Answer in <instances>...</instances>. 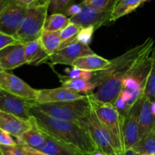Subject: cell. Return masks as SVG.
I'll return each instance as SVG.
<instances>
[{
    "instance_id": "28",
    "label": "cell",
    "mask_w": 155,
    "mask_h": 155,
    "mask_svg": "<svg viewBox=\"0 0 155 155\" xmlns=\"http://www.w3.org/2000/svg\"><path fill=\"white\" fill-rule=\"evenodd\" d=\"M151 68L148 77V83L145 90V95L151 101L155 99V46L151 51Z\"/></svg>"
},
{
    "instance_id": "42",
    "label": "cell",
    "mask_w": 155,
    "mask_h": 155,
    "mask_svg": "<svg viewBox=\"0 0 155 155\" xmlns=\"http://www.w3.org/2000/svg\"><path fill=\"white\" fill-rule=\"evenodd\" d=\"M90 155H107L105 154V153H104L103 151H100V150H97V151H95V152L92 153Z\"/></svg>"
},
{
    "instance_id": "23",
    "label": "cell",
    "mask_w": 155,
    "mask_h": 155,
    "mask_svg": "<svg viewBox=\"0 0 155 155\" xmlns=\"http://www.w3.org/2000/svg\"><path fill=\"white\" fill-rule=\"evenodd\" d=\"M39 40L42 46L49 55L54 54L61 48L62 42L60 37V32L44 30Z\"/></svg>"
},
{
    "instance_id": "1",
    "label": "cell",
    "mask_w": 155,
    "mask_h": 155,
    "mask_svg": "<svg viewBox=\"0 0 155 155\" xmlns=\"http://www.w3.org/2000/svg\"><path fill=\"white\" fill-rule=\"evenodd\" d=\"M154 39L148 37L142 44L110 60L105 69L93 72L91 82L96 86L92 94L98 101L114 104L123 89V83L144 57L151 53Z\"/></svg>"
},
{
    "instance_id": "4",
    "label": "cell",
    "mask_w": 155,
    "mask_h": 155,
    "mask_svg": "<svg viewBox=\"0 0 155 155\" xmlns=\"http://www.w3.org/2000/svg\"><path fill=\"white\" fill-rule=\"evenodd\" d=\"M33 106L51 117L65 121L81 123L90 114L92 107L86 95L84 98L68 102L36 104Z\"/></svg>"
},
{
    "instance_id": "41",
    "label": "cell",
    "mask_w": 155,
    "mask_h": 155,
    "mask_svg": "<svg viewBox=\"0 0 155 155\" xmlns=\"http://www.w3.org/2000/svg\"><path fill=\"white\" fill-rule=\"evenodd\" d=\"M151 112H152L153 115L155 117V99L153 100V101H151Z\"/></svg>"
},
{
    "instance_id": "40",
    "label": "cell",
    "mask_w": 155,
    "mask_h": 155,
    "mask_svg": "<svg viewBox=\"0 0 155 155\" xmlns=\"http://www.w3.org/2000/svg\"><path fill=\"white\" fill-rule=\"evenodd\" d=\"M125 155H140V154L136 151H135L133 149H128L126 151Z\"/></svg>"
},
{
    "instance_id": "25",
    "label": "cell",
    "mask_w": 155,
    "mask_h": 155,
    "mask_svg": "<svg viewBox=\"0 0 155 155\" xmlns=\"http://www.w3.org/2000/svg\"><path fill=\"white\" fill-rule=\"evenodd\" d=\"M70 23V18L64 14H51V15L47 17L44 30L50 32H60L64 30Z\"/></svg>"
},
{
    "instance_id": "8",
    "label": "cell",
    "mask_w": 155,
    "mask_h": 155,
    "mask_svg": "<svg viewBox=\"0 0 155 155\" xmlns=\"http://www.w3.org/2000/svg\"><path fill=\"white\" fill-rule=\"evenodd\" d=\"M0 89L26 101H36L38 89H33L15 74L6 71H0Z\"/></svg>"
},
{
    "instance_id": "7",
    "label": "cell",
    "mask_w": 155,
    "mask_h": 155,
    "mask_svg": "<svg viewBox=\"0 0 155 155\" xmlns=\"http://www.w3.org/2000/svg\"><path fill=\"white\" fill-rule=\"evenodd\" d=\"M151 68L149 54L144 57L136 65L131 74L123 83V89L133 95V103L145 95V90L148 83Z\"/></svg>"
},
{
    "instance_id": "2",
    "label": "cell",
    "mask_w": 155,
    "mask_h": 155,
    "mask_svg": "<svg viewBox=\"0 0 155 155\" xmlns=\"http://www.w3.org/2000/svg\"><path fill=\"white\" fill-rule=\"evenodd\" d=\"M30 111L38 127L62 143L86 155L98 150L87 129L81 123L51 117L36 108L33 104Z\"/></svg>"
},
{
    "instance_id": "38",
    "label": "cell",
    "mask_w": 155,
    "mask_h": 155,
    "mask_svg": "<svg viewBox=\"0 0 155 155\" xmlns=\"http://www.w3.org/2000/svg\"><path fill=\"white\" fill-rule=\"evenodd\" d=\"M13 1L15 2L18 3V4L21 5H24V6H26V7H27V6L30 5V4L33 3L35 1H36V0H13Z\"/></svg>"
},
{
    "instance_id": "9",
    "label": "cell",
    "mask_w": 155,
    "mask_h": 155,
    "mask_svg": "<svg viewBox=\"0 0 155 155\" xmlns=\"http://www.w3.org/2000/svg\"><path fill=\"white\" fill-rule=\"evenodd\" d=\"M27 7L11 0L0 15V32L15 37L27 14Z\"/></svg>"
},
{
    "instance_id": "11",
    "label": "cell",
    "mask_w": 155,
    "mask_h": 155,
    "mask_svg": "<svg viewBox=\"0 0 155 155\" xmlns=\"http://www.w3.org/2000/svg\"><path fill=\"white\" fill-rule=\"evenodd\" d=\"M83 5V4H82ZM113 11L97 10L89 6L83 5L81 12L75 16L70 18L71 23L77 24L82 28L92 26L95 30L102 26L110 23Z\"/></svg>"
},
{
    "instance_id": "36",
    "label": "cell",
    "mask_w": 155,
    "mask_h": 155,
    "mask_svg": "<svg viewBox=\"0 0 155 155\" xmlns=\"http://www.w3.org/2000/svg\"><path fill=\"white\" fill-rule=\"evenodd\" d=\"M82 8H83V5L80 2V4H73L65 11L64 15H66L67 17H73L77 15V14L80 13L81 12Z\"/></svg>"
},
{
    "instance_id": "12",
    "label": "cell",
    "mask_w": 155,
    "mask_h": 155,
    "mask_svg": "<svg viewBox=\"0 0 155 155\" xmlns=\"http://www.w3.org/2000/svg\"><path fill=\"white\" fill-rule=\"evenodd\" d=\"M143 97L138 99L124 117V139L125 150L133 148L139 141V119Z\"/></svg>"
},
{
    "instance_id": "24",
    "label": "cell",
    "mask_w": 155,
    "mask_h": 155,
    "mask_svg": "<svg viewBox=\"0 0 155 155\" xmlns=\"http://www.w3.org/2000/svg\"><path fill=\"white\" fill-rule=\"evenodd\" d=\"M142 4L143 0H120L112 12L110 21L114 22L119 18L129 15Z\"/></svg>"
},
{
    "instance_id": "22",
    "label": "cell",
    "mask_w": 155,
    "mask_h": 155,
    "mask_svg": "<svg viewBox=\"0 0 155 155\" xmlns=\"http://www.w3.org/2000/svg\"><path fill=\"white\" fill-rule=\"evenodd\" d=\"M45 146L42 151L49 155H86L44 133Z\"/></svg>"
},
{
    "instance_id": "32",
    "label": "cell",
    "mask_w": 155,
    "mask_h": 155,
    "mask_svg": "<svg viewBox=\"0 0 155 155\" xmlns=\"http://www.w3.org/2000/svg\"><path fill=\"white\" fill-rule=\"evenodd\" d=\"M95 31V27L90 26V27H83L79 33L77 37V41L81 42V43L89 45L92 42V36H93L94 32Z\"/></svg>"
},
{
    "instance_id": "35",
    "label": "cell",
    "mask_w": 155,
    "mask_h": 155,
    "mask_svg": "<svg viewBox=\"0 0 155 155\" xmlns=\"http://www.w3.org/2000/svg\"><path fill=\"white\" fill-rule=\"evenodd\" d=\"M0 144L4 145H15L18 143L10 134L0 130Z\"/></svg>"
},
{
    "instance_id": "46",
    "label": "cell",
    "mask_w": 155,
    "mask_h": 155,
    "mask_svg": "<svg viewBox=\"0 0 155 155\" xmlns=\"http://www.w3.org/2000/svg\"><path fill=\"white\" fill-rule=\"evenodd\" d=\"M0 155H2V151H1V150H0Z\"/></svg>"
},
{
    "instance_id": "3",
    "label": "cell",
    "mask_w": 155,
    "mask_h": 155,
    "mask_svg": "<svg viewBox=\"0 0 155 155\" xmlns=\"http://www.w3.org/2000/svg\"><path fill=\"white\" fill-rule=\"evenodd\" d=\"M49 0H36L27 6V14L15 39L23 44L37 40L42 36L48 17Z\"/></svg>"
},
{
    "instance_id": "45",
    "label": "cell",
    "mask_w": 155,
    "mask_h": 155,
    "mask_svg": "<svg viewBox=\"0 0 155 155\" xmlns=\"http://www.w3.org/2000/svg\"><path fill=\"white\" fill-rule=\"evenodd\" d=\"M147 1H148V0H143V3L145 2H147Z\"/></svg>"
},
{
    "instance_id": "26",
    "label": "cell",
    "mask_w": 155,
    "mask_h": 155,
    "mask_svg": "<svg viewBox=\"0 0 155 155\" xmlns=\"http://www.w3.org/2000/svg\"><path fill=\"white\" fill-rule=\"evenodd\" d=\"M130 149L139 154L155 155V127Z\"/></svg>"
},
{
    "instance_id": "27",
    "label": "cell",
    "mask_w": 155,
    "mask_h": 155,
    "mask_svg": "<svg viewBox=\"0 0 155 155\" xmlns=\"http://www.w3.org/2000/svg\"><path fill=\"white\" fill-rule=\"evenodd\" d=\"M81 29L82 27L80 26L77 25L74 23H70L64 30L60 31V37L62 42L61 48L75 42Z\"/></svg>"
},
{
    "instance_id": "18",
    "label": "cell",
    "mask_w": 155,
    "mask_h": 155,
    "mask_svg": "<svg viewBox=\"0 0 155 155\" xmlns=\"http://www.w3.org/2000/svg\"><path fill=\"white\" fill-rule=\"evenodd\" d=\"M151 101L144 95L139 119V140L145 137L155 127V117L151 109Z\"/></svg>"
},
{
    "instance_id": "19",
    "label": "cell",
    "mask_w": 155,
    "mask_h": 155,
    "mask_svg": "<svg viewBox=\"0 0 155 155\" xmlns=\"http://www.w3.org/2000/svg\"><path fill=\"white\" fill-rule=\"evenodd\" d=\"M25 45V58L27 64L39 66L48 63L50 55L45 51L39 39L30 42Z\"/></svg>"
},
{
    "instance_id": "14",
    "label": "cell",
    "mask_w": 155,
    "mask_h": 155,
    "mask_svg": "<svg viewBox=\"0 0 155 155\" xmlns=\"http://www.w3.org/2000/svg\"><path fill=\"white\" fill-rule=\"evenodd\" d=\"M24 64H27L24 44H12L0 51V65L3 71L15 69Z\"/></svg>"
},
{
    "instance_id": "33",
    "label": "cell",
    "mask_w": 155,
    "mask_h": 155,
    "mask_svg": "<svg viewBox=\"0 0 155 155\" xmlns=\"http://www.w3.org/2000/svg\"><path fill=\"white\" fill-rule=\"evenodd\" d=\"M0 150L2 155H26L23 146L19 144L15 145H4L0 144Z\"/></svg>"
},
{
    "instance_id": "6",
    "label": "cell",
    "mask_w": 155,
    "mask_h": 155,
    "mask_svg": "<svg viewBox=\"0 0 155 155\" xmlns=\"http://www.w3.org/2000/svg\"><path fill=\"white\" fill-rule=\"evenodd\" d=\"M86 96L99 120L114 135L126 152L123 130L124 117L120 114L113 104L101 102L95 99L92 94Z\"/></svg>"
},
{
    "instance_id": "20",
    "label": "cell",
    "mask_w": 155,
    "mask_h": 155,
    "mask_svg": "<svg viewBox=\"0 0 155 155\" xmlns=\"http://www.w3.org/2000/svg\"><path fill=\"white\" fill-rule=\"evenodd\" d=\"M110 63V60H107L95 53L78 58L74 62L72 68H79L91 72H97L105 69Z\"/></svg>"
},
{
    "instance_id": "17",
    "label": "cell",
    "mask_w": 155,
    "mask_h": 155,
    "mask_svg": "<svg viewBox=\"0 0 155 155\" xmlns=\"http://www.w3.org/2000/svg\"><path fill=\"white\" fill-rule=\"evenodd\" d=\"M30 121L33 124L32 127L20 137L17 138V143L21 145H26L39 151H42L45 146V135L36 125L33 117Z\"/></svg>"
},
{
    "instance_id": "31",
    "label": "cell",
    "mask_w": 155,
    "mask_h": 155,
    "mask_svg": "<svg viewBox=\"0 0 155 155\" xmlns=\"http://www.w3.org/2000/svg\"><path fill=\"white\" fill-rule=\"evenodd\" d=\"M66 71L68 72V76L66 77L70 79H80L86 81H91L93 76V72L79 69V68H73L71 70H66Z\"/></svg>"
},
{
    "instance_id": "10",
    "label": "cell",
    "mask_w": 155,
    "mask_h": 155,
    "mask_svg": "<svg viewBox=\"0 0 155 155\" xmlns=\"http://www.w3.org/2000/svg\"><path fill=\"white\" fill-rule=\"evenodd\" d=\"M33 103L0 89V110L20 119L30 121L33 117L30 109Z\"/></svg>"
},
{
    "instance_id": "13",
    "label": "cell",
    "mask_w": 155,
    "mask_h": 155,
    "mask_svg": "<svg viewBox=\"0 0 155 155\" xmlns=\"http://www.w3.org/2000/svg\"><path fill=\"white\" fill-rule=\"evenodd\" d=\"M95 54L89 45L81 43L76 40L68 46L58 50L50 55L49 61L51 65L64 64L72 66L74 62L80 58Z\"/></svg>"
},
{
    "instance_id": "34",
    "label": "cell",
    "mask_w": 155,
    "mask_h": 155,
    "mask_svg": "<svg viewBox=\"0 0 155 155\" xmlns=\"http://www.w3.org/2000/svg\"><path fill=\"white\" fill-rule=\"evenodd\" d=\"M18 42H19L15 39V37L0 32V51L7 47L8 45L18 43Z\"/></svg>"
},
{
    "instance_id": "30",
    "label": "cell",
    "mask_w": 155,
    "mask_h": 155,
    "mask_svg": "<svg viewBox=\"0 0 155 155\" xmlns=\"http://www.w3.org/2000/svg\"><path fill=\"white\" fill-rule=\"evenodd\" d=\"M75 0H49L48 12L51 14H64L65 11L74 4Z\"/></svg>"
},
{
    "instance_id": "16",
    "label": "cell",
    "mask_w": 155,
    "mask_h": 155,
    "mask_svg": "<svg viewBox=\"0 0 155 155\" xmlns=\"http://www.w3.org/2000/svg\"><path fill=\"white\" fill-rule=\"evenodd\" d=\"M32 126L31 121L24 120L0 110V130L8 133L16 139L30 130Z\"/></svg>"
},
{
    "instance_id": "5",
    "label": "cell",
    "mask_w": 155,
    "mask_h": 155,
    "mask_svg": "<svg viewBox=\"0 0 155 155\" xmlns=\"http://www.w3.org/2000/svg\"><path fill=\"white\" fill-rule=\"evenodd\" d=\"M81 124L87 129L98 150L107 155H125V151L118 139L99 120L93 109Z\"/></svg>"
},
{
    "instance_id": "29",
    "label": "cell",
    "mask_w": 155,
    "mask_h": 155,
    "mask_svg": "<svg viewBox=\"0 0 155 155\" xmlns=\"http://www.w3.org/2000/svg\"><path fill=\"white\" fill-rule=\"evenodd\" d=\"M120 0H83V5L89 6L97 10L114 11Z\"/></svg>"
},
{
    "instance_id": "39",
    "label": "cell",
    "mask_w": 155,
    "mask_h": 155,
    "mask_svg": "<svg viewBox=\"0 0 155 155\" xmlns=\"http://www.w3.org/2000/svg\"><path fill=\"white\" fill-rule=\"evenodd\" d=\"M10 2L11 0H0V15Z\"/></svg>"
},
{
    "instance_id": "44",
    "label": "cell",
    "mask_w": 155,
    "mask_h": 155,
    "mask_svg": "<svg viewBox=\"0 0 155 155\" xmlns=\"http://www.w3.org/2000/svg\"><path fill=\"white\" fill-rule=\"evenodd\" d=\"M3 71V70H2V68L1 65H0V71Z\"/></svg>"
},
{
    "instance_id": "43",
    "label": "cell",
    "mask_w": 155,
    "mask_h": 155,
    "mask_svg": "<svg viewBox=\"0 0 155 155\" xmlns=\"http://www.w3.org/2000/svg\"><path fill=\"white\" fill-rule=\"evenodd\" d=\"M140 155H151V154H141Z\"/></svg>"
},
{
    "instance_id": "21",
    "label": "cell",
    "mask_w": 155,
    "mask_h": 155,
    "mask_svg": "<svg viewBox=\"0 0 155 155\" xmlns=\"http://www.w3.org/2000/svg\"><path fill=\"white\" fill-rule=\"evenodd\" d=\"M61 83V87L65 88L71 92L78 94H84L85 95H91L95 92L96 86L91 81H86L80 79H70L66 76L58 75Z\"/></svg>"
},
{
    "instance_id": "15",
    "label": "cell",
    "mask_w": 155,
    "mask_h": 155,
    "mask_svg": "<svg viewBox=\"0 0 155 155\" xmlns=\"http://www.w3.org/2000/svg\"><path fill=\"white\" fill-rule=\"evenodd\" d=\"M85 95L71 92L63 87L49 89H38L36 104H47V103L68 102L83 99Z\"/></svg>"
},
{
    "instance_id": "37",
    "label": "cell",
    "mask_w": 155,
    "mask_h": 155,
    "mask_svg": "<svg viewBox=\"0 0 155 155\" xmlns=\"http://www.w3.org/2000/svg\"><path fill=\"white\" fill-rule=\"evenodd\" d=\"M23 148H24V151H25L26 155H49L44 153L43 151H39V150L34 149V148H30L26 145H22Z\"/></svg>"
}]
</instances>
